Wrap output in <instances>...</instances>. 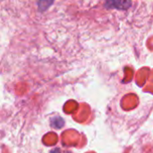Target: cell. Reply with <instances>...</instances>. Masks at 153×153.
I'll return each mask as SVG.
<instances>
[{"label": "cell", "mask_w": 153, "mask_h": 153, "mask_svg": "<svg viewBox=\"0 0 153 153\" xmlns=\"http://www.w3.org/2000/svg\"><path fill=\"white\" fill-rule=\"evenodd\" d=\"M106 6L108 8H116L121 10H126L131 5V0H105Z\"/></svg>", "instance_id": "1"}, {"label": "cell", "mask_w": 153, "mask_h": 153, "mask_svg": "<svg viewBox=\"0 0 153 153\" xmlns=\"http://www.w3.org/2000/svg\"><path fill=\"white\" fill-rule=\"evenodd\" d=\"M52 2L53 0H39V6L42 9H46L49 5H51Z\"/></svg>", "instance_id": "2"}, {"label": "cell", "mask_w": 153, "mask_h": 153, "mask_svg": "<svg viewBox=\"0 0 153 153\" xmlns=\"http://www.w3.org/2000/svg\"><path fill=\"white\" fill-rule=\"evenodd\" d=\"M50 153H61V152H60V150L56 148V149H55V150L51 151V152Z\"/></svg>", "instance_id": "3"}]
</instances>
